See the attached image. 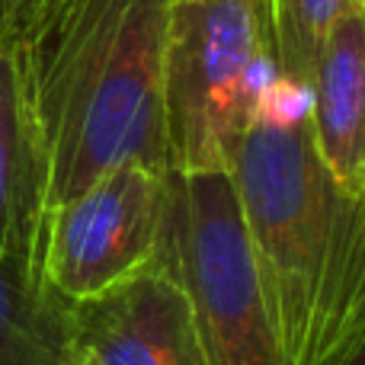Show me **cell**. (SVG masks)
<instances>
[{"label":"cell","instance_id":"6","mask_svg":"<svg viewBox=\"0 0 365 365\" xmlns=\"http://www.w3.org/2000/svg\"><path fill=\"white\" fill-rule=\"evenodd\" d=\"M74 356L87 365H208L189 298L160 257L106 295L74 304Z\"/></svg>","mask_w":365,"mask_h":365},{"label":"cell","instance_id":"11","mask_svg":"<svg viewBox=\"0 0 365 365\" xmlns=\"http://www.w3.org/2000/svg\"><path fill=\"white\" fill-rule=\"evenodd\" d=\"M308 113H311V83L276 74L272 83L266 87L263 100H259L257 119L253 122L272 125V128H292V125L308 122Z\"/></svg>","mask_w":365,"mask_h":365},{"label":"cell","instance_id":"3","mask_svg":"<svg viewBox=\"0 0 365 365\" xmlns=\"http://www.w3.org/2000/svg\"><path fill=\"white\" fill-rule=\"evenodd\" d=\"M276 74L269 0H173L160 74L170 170H231Z\"/></svg>","mask_w":365,"mask_h":365},{"label":"cell","instance_id":"2","mask_svg":"<svg viewBox=\"0 0 365 365\" xmlns=\"http://www.w3.org/2000/svg\"><path fill=\"white\" fill-rule=\"evenodd\" d=\"M282 365H346L365 349V192H346L308 122H253L231 164Z\"/></svg>","mask_w":365,"mask_h":365},{"label":"cell","instance_id":"10","mask_svg":"<svg viewBox=\"0 0 365 365\" xmlns=\"http://www.w3.org/2000/svg\"><path fill=\"white\" fill-rule=\"evenodd\" d=\"M359 6L362 0H269L279 74L311 83V71L327 32L343 13L359 10Z\"/></svg>","mask_w":365,"mask_h":365},{"label":"cell","instance_id":"9","mask_svg":"<svg viewBox=\"0 0 365 365\" xmlns=\"http://www.w3.org/2000/svg\"><path fill=\"white\" fill-rule=\"evenodd\" d=\"M74 356V304L38 263L0 257V365H68Z\"/></svg>","mask_w":365,"mask_h":365},{"label":"cell","instance_id":"7","mask_svg":"<svg viewBox=\"0 0 365 365\" xmlns=\"http://www.w3.org/2000/svg\"><path fill=\"white\" fill-rule=\"evenodd\" d=\"M308 128L324 170L346 192H365V10L334 23L311 71Z\"/></svg>","mask_w":365,"mask_h":365},{"label":"cell","instance_id":"13","mask_svg":"<svg viewBox=\"0 0 365 365\" xmlns=\"http://www.w3.org/2000/svg\"><path fill=\"white\" fill-rule=\"evenodd\" d=\"M346 365H365V349H362V353H359V356H353V359H349Z\"/></svg>","mask_w":365,"mask_h":365},{"label":"cell","instance_id":"5","mask_svg":"<svg viewBox=\"0 0 365 365\" xmlns=\"http://www.w3.org/2000/svg\"><path fill=\"white\" fill-rule=\"evenodd\" d=\"M173 170L128 160L64 205L48 208L38 269L68 304L106 295L158 263L167 234Z\"/></svg>","mask_w":365,"mask_h":365},{"label":"cell","instance_id":"4","mask_svg":"<svg viewBox=\"0 0 365 365\" xmlns=\"http://www.w3.org/2000/svg\"><path fill=\"white\" fill-rule=\"evenodd\" d=\"M160 259L186 292L208 365H282L231 173H173Z\"/></svg>","mask_w":365,"mask_h":365},{"label":"cell","instance_id":"8","mask_svg":"<svg viewBox=\"0 0 365 365\" xmlns=\"http://www.w3.org/2000/svg\"><path fill=\"white\" fill-rule=\"evenodd\" d=\"M45 221L42 170L10 48L0 45V257L38 263Z\"/></svg>","mask_w":365,"mask_h":365},{"label":"cell","instance_id":"15","mask_svg":"<svg viewBox=\"0 0 365 365\" xmlns=\"http://www.w3.org/2000/svg\"><path fill=\"white\" fill-rule=\"evenodd\" d=\"M362 6H365V0H362Z\"/></svg>","mask_w":365,"mask_h":365},{"label":"cell","instance_id":"1","mask_svg":"<svg viewBox=\"0 0 365 365\" xmlns=\"http://www.w3.org/2000/svg\"><path fill=\"white\" fill-rule=\"evenodd\" d=\"M173 0H45L10 45L45 212L128 160L167 167L160 74Z\"/></svg>","mask_w":365,"mask_h":365},{"label":"cell","instance_id":"12","mask_svg":"<svg viewBox=\"0 0 365 365\" xmlns=\"http://www.w3.org/2000/svg\"><path fill=\"white\" fill-rule=\"evenodd\" d=\"M45 0H0V45L10 48Z\"/></svg>","mask_w":365,"mask_h":365},{"label":"cell","instance_id":"14","mask_svg":"<svg viewBox=\"0 0 365 365\" xmlns=\"http://www.w3.org/2000/svg\"><path fill=\"white\" fill-rule=\"evenodd\" d=\"M68 365H87V362H83L81 356H71V362H68Z\"/></svg>","mask_w":365,"mask_h":365}]
</instances>
